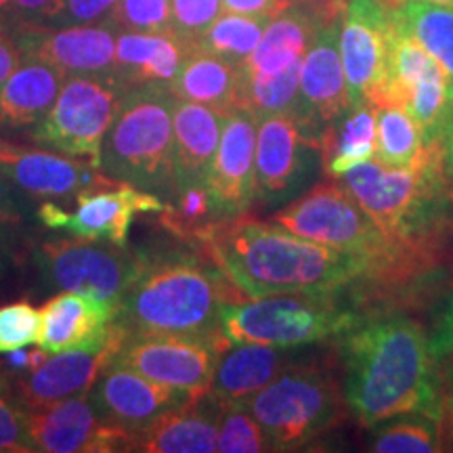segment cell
Masks as SVG:
<instances>
[{
	"label": "cell",
	"mask_w": 453,
	"mask_h": 453,
	"mask_svg": "<svg viewBox=\"0 0 453 453\" xmlns=\"http://www.w3.org/2000/svg\"><path fill=\"white\" fill-rule=\"evenodd\" d=\"M32 260L47 286L87 294L118 309L137 275L141 257L113 243L49 237L34 248Z\"/></svg>",
	"instance_id": "obj_9"
},
{
	"label": "cell",
	"mask_w": 453,
	"mask_h": 453,
	"mask_svg": "<svg viewBox=\"0 0 453 453\" xmlns=\"http://www.w3.org/2000/svg\"><path fill=\"white\" fill-rule=\"evenodd\" d=\"M116 309L87 294L61 292L41 309L38 349L49 355L107 344L116 332Z\"/></svg>",
	"instance_id": "obj_22"
},
{
	"label": "cell",
	"mask_w": 453,
	"mask_h": 453,
	"mask_svg": "<svg viewBox=\"0 0 453 453\" xmlns=\"http://www.w3.org/2000/svg\"><path fill=\"white\" fill-rule=\"evenodd\" d=\"M441 145V162H443V174L453 179V111L449 122L443 130V137L439 141Z\"/></svg>",
	"instance_id": "obj_50"
},
{
	"label": "cell",
	"mask_w": 453,
	"mask_h": 453,
	"mask_svg": "<svg viewBox=\"0 0 453 453\" xmlns=\"http://www.w3.org/2000/svg\"><path fill=\"white\" fill-rule=\"evenodd\" d=\"M290 365L283 349L252 342H229L220 350L208 395L219 405L246 403L252 395L273 382Z\"/></svg>",
	"instance_id": "obj_24"
},
{
	"label": "cell",
	"mask_w": 453,
	"mask_h": 453,
	"mask_svg": "<svg viewBox=\"0 0 453 453\" xmlns=\"http://www.w3.org/2000/svg\"><path fill=\"white\" fill-rule=\"evenodd\" d=\"M219 405L211 395L170 410L133 441L130 451L143 453H212L217 451Z\"/></svg>",
	"instance_id": "obj_23"
},
{
	"label": "cell",
	"mask_w": 453,
	"mask_h": 453,
	"mask_svg": "<svg viewBox=\"0 0 453 453\" xmlns=\"http://www.w3.org/2000/svg\"><path fill=\"white\" fill-rule=\"evenodd\" d=\"M267 24L269 19H265V17L226 13L225 11L202 34V38L194 47L242 65L254 53V49L258 47Z\"/></svg>",
	"instance_id": "obj_35"
},
{
	"label": "cell",
	"mask_w": 453,
	"mask_h": 453,
	"mask_svg": "<svg viewBox=\"0 0 453 453\" xmlns=\"http://www.w3.org/2000/svg\"><path fill=\"white\" fill-rule=\"evenodd\" d=\"M116 26L110 21L90 26H32L11 32L21 57L44 61L65 76L113 73L116 65Z\"/></svg>",
	"instance_id": "obj_16"
},
{
	"label": "cell",
	"mask_w": 453,
	"mask_h": 453,
	"mask_svg": "<svg viewBox=\"0 0 453 453\" xmlns=\"http://www.w3.org/2000/svg\"><path fill=\"white\" fill-rule=\"evenodd\" d=\"M243 405L267 433L273 451H292L338 422L342 396L330 373L315 365H290Z\"/></svg>",
	"instance_id": "obj_6"
},
{
	"label": "cell",
	"mask_w": 453,
	"mask_h": 453,
	"mask_svg": "<svg viewBox=\"0 0 453 453\" xmlns=\"http://www.w3.org/2000/svg\"><path fill=\"white\" fill-rule=\"evenodd\" d=\"M378 107L370 101L350 105L319 137V156L327 177L342 179L349 170L376 157Z\"/></svg>",
	"instance_id": "obj_30"
},
{
	"label": "cell",
	"mask_w": 453,
	"mask_h": 453,
	"mask_svg": "<svg viewBox=\"0 0 453 453\" xmlns=\"http://www.w3.org/2000/svg\"><path fill=\"white\" fill-rule=\"evenodd\" d=\"M13 226L0 223V277L7 273L11 260H13V235H11Z\"/></svg>",
	"instance_id": "obj_51"
},
{
	"label": "cell",
	"mask_w": 453,
	"mask_h": 453,
	"mask_svg": "<svg viewBox=\"0 0 453 453\" xmlns=\"http://www.w3.org/2000/svg\"><path fill=\"white\" fill-rule=\"evenodd\" d=\"M292 4V0H223V9L226 13L254 15V17H271L280 15Z\"/></svg>",
	"instance_id": "obj_47"
},
{
	"label": "cell",
	"mask_w": 453,
	"mask_h": 453,
	"mask_svg": "<svg viewBox=\"0 0 453 453\" xmlns=\"http://www.w3.org/2000/svg\"><path fill=\"white\" fill-rule=\"evenodd\" d=\"M189 50V44L179 41L174 34L120 32L113 73L128 87L150 82L168 84L177 76Z\"/></svg>",
	"instance_id": "obj_28"
},
{
	"label": "cell",
	"mask_w": 453,
	"mask_h": 453,
	"mask_svg": "<svg viewBox=\"0 0 453 453\" xmlns=\"http://www.w3.org/2000/svg\"><path fill=\"white\" fill-rule=\"evenodd\" d=\"M449 357V364L439 370L437 411H434L445 449H453V355Z\"/></svg>",
	"instance_id": "obj_44"
},
{
	"label": "cell",
	"mask_w": 453,
	"mask_h": 453,
	"mask_svg": "<svg viewBox=\"0 0 453 453\" xmlns=\"http://www.w3.org/2000/svg\"><path fill=\"white\" fill-rule=\"evenodd\" d=\"M292 3L313 11V13L319 15L321 19L332 21V19H338V17H342L347 0H292Z\"/></svg>",
	"instance_id": "obj_49"
},
{
	"label": "cell",
	"mask_w": 453,
	"mask_h": 453,
	"mask_svg": "<svg viewBox=\"0 0 453 453\" xmlns=\"http://www.w3.org/2000/svg\"><path fill=\"white\" fill-rule=\"evenodd\" d=\"M384 3H388L390 7H393V4L401 3V0H384ZM433 3H441V4H451V7H453V0H433Z\"/></svg>",
	"instance_id": "obj_52"
},
{
	"label": "cell",
	"mask_w": 453,
	"mask_h": 453,
	"mask_svg": "<svg viewBox=\"0 0 453 453\" xmlns=\"http://www.w3.org/2000/svg\"><path fill=\"white\" fill-rule=\"evenodd\" d=\"M59 0H11L0 17V30L9 34L21 27L44 26L55 13Z\"/></svg>",
	"instance_id": "obj_43"
},
{
	"label": "cell",
	"mask_w": 453,
	"mask_h": 453,
	"mask_svg": "<svg viewBox=\"0 0 453 453\" xmlns=\"http://www.w3.org/2000/svg\"><path fill=\"white\" fill-rule=\"evenodd\" d=\"M357 326L359 317L334 296V290L234 300L220 309V332L226 342L283 350L344 336Z\"/></svg>",
	"instance_id": "obj_5"
},
{
	"label": "cell",
	"mask_w": 453,
	"mask_h": 453,
	"mask_svg": "<svg viewBox=\"0 0 453 453\" xmlns=\"http://www.w3.org/2000/svg\"><path fill=\"white\" fill-rule=\"evenodd\" d=\"M257 130L258 120L243 110L226 111L223 133L208 170L220 217H242L257 196Z\"/></svg>",
	"instance_id": "obj_20"
},
{
	"label": "cell",
	"mask_w": 453,
	"mask_h": 453,
	"mask_svg": "<svg viewBox=\"0 0 453 453\" xmlns=\"http://www.w3.org/2000/svg\"><path fill=\"white\" fill-rule=\"evenodd\" d=\"M393 15L437 64L443 67L453 99V7L433 0H401Z\"/></svg>",
	"instance_id": "obj_31"
},
{
	"label": "cell",
	"mask_w": 453,
	"mask_h": 453,
	"mask_svg": "<svg viewBox=\"0 0 453 453\" xmlns=\"http://www.w3.org/2000/svg\"><path fill=\"white\" fill-rule=\"evenodd\" d=\"M422 128L399 105L378 107L376 120V157L373 160L390 168H410L422 160Z\"/></svg>",
	"instance_id": "obj_33"
},
{
	"label": "cell",
	"mask_w": 453,
	"mask_h": 453,
	"mask_svg": "<svg viewBox=\"0 0 453 453\" xmlns=\"http://www.w3.org/2000/svg\"><path fill=\"white\" fill-rule=\"evenodd\" d=\"M300 65L303 61L280 73H254L243 70L242 65V82L235 110L252 113L257 120L275 116V113L292 111L298 97Z\"/></svg>",
	"instance_id": "obj_32"
},
{
	"label": "cell",
	"mask_w": 453,
	"mask_h": 453,
	"mask_svg": "<svg viewBox=\"0 0 453 453\" xmlns=\"http://www.w3.org/2000/svg\"><path fill=\"white\" fill-rule=\"evenodd\" d=\"M196 396L202 395L164 387L143 373L118 364L107 365L88 390L90 403L95 405L101 420L124 430L133 441L164 413L189 403Z\"/></svg>",
	"instance_id": "obj_14"
},
{
	"label": "cell",
	"mask_w": 453,
	"mask_h": 453,
	"mask_svg": "<svg viewBox=\"0 0 453 453\" xmlns=\"http://www.w3.org/2000/svg\"><path fill=\"white\" fill-rule=\"evenodd\" d=\"M372 451L378 453H434L445 451L441 428L426 413L393 418L373 430Z\"/></svg>",
	"instance_id": "obj_36"
},
{
	"label": "cell",
	"mask_w": 453,
	"mask_h": 453,
	"mask_svg": "<svg viewBox=\"0 0 453 453\" xmlns=\"http://www.w3.org/2000/svg\"><path fill=\"white\" fill-rule=\"evenodd\" d=\"M118 0H59L55 13L47 21V27L90 26L105 21Z\"/></svg>",
	"instance_id": "obj_42"
},
{
	"label": "cell",
	"mask_w": 453,
	"mask_h": 453,
	"mask_svg": "<svg viewBox=\"0 0 453 453\" xmlns=\"http://www.w3.org/2000/svg\"><path fill=\"white\" fill-rule=\"evenodd\" d=\"M41 330V311L30 303H11L0 307V353L32 347Z\"/></svg>",
	"instance_id": "obj_40"
},
{
	"label": "cell",
	"mask_w": 453,
	"mask_h": 453,
	"mask_svg": "<svg viewBox=\"0 0 453 453\" xmlns=\"http://www.w3.org/2000/svg\"><path fill=\"white\" fill-rule=\"evenodd\" d=\"M174 105L168 84L128 87L105 134L101 173L168 202L174 196Z\"/></svg>",
	"instance_id": "obj_4"
},
{
	"label": "cell",
	"mask_w": 453,
	"mask_h": 453,
	"mask_svg": "<svg viewBox=\"0 0 453 453\" xmlns=\"http://www.w3.org/2000/svg\"><path fill=\"white\" fill-rule=\"evenodd\" d=\"M350 107L340 57V17L317 32L300 65L298 97L292 107L304 133L319 141L321 133Z\"/></svg>",
	"instance_id": "obj_15"
},
{
	"label": "cell",
	"mask_w": 453,
	"mask_h": 453,
	"mask_svg": "<svg viewBox=\"0 0 453 453\" xmlns=\"http://www.w3.org/2000/svg\"><path fill=\"white\" fill-rule=\"evenodd\" d=\"M226 111L177 99L174 105V189L206 180Z\"/></svg>",
	"instance_id": "obj_26"
},
{
	"label": "cell",
	"mask_w": 453,
	"mask_h": 453,
	"mask_svg": "<svg viewBox=\"0 0 453 453\" xmlns=\"http://www.w3.org/2000/svg\"><path fill=\"white\" fill-rule=\"evenodd\" d=\"M327 24L313 11L292 3L280 15L271 17L254 53L243 61V70L254 73H280L303 61L317 32Z\"/></svg>",
	"instance_id": "obj_27"
},
{
	"label": "cell",
	"mask_w": 453,
	"mask_h": 453,
	"mask_svg": "<svg viewBox=\"0 0 453 453\" xmlns=\"http://www.w3.org/2000/svg\"><path fill=\"white\" fill-rule=\"evenodd\" d=\"M127 88L116 73L65 76L57 101L30 130V139L70 157H87L99 170L105 134Z\"/></svg>",
	"instance_id": "obj_7"
},
{
	"label": "cell",
	"mask_w": 453,
	"mask_h": 453,
	"mask_svg": "<svg viewBox=\"0 0 453 453\" xmlns=\"http://www.w3.org/2000/svg\"><path fill=\"white\" fill-rule=\"evenodd\" d=\"M105 21L120 32L173 34L170 0H118Z\"/></svg>",
	"instance_id": "obj_38"
},
{
	"label": "cell",
	"mask_w": 453,
	"mask_h": 453,
	"mask_svg": "<svg viewBox=\"0 0 453 453\" xmlns=\"http://www.w3.org/2000/svg\"><path fill=\"white\" fill-rule=\"evenodd\" d=\"M124 334L127 332L116 324V332L104 347L67 350V353L47 357L38 367L15 376V393L19 395L27 410L57 403V401L70 399V396L87 395L99 373L113 361Z\"/></svg>",
	"instance_id": "obj_21"
},
{
	"label": "cell",
	"mask_w": 453,
	"mask_h": 453,
	"mask_svg": "<svg viewBox=\"0 0 453 453\" xmlns=\"http://www.w3.org/2000/svg\"><path fill=\"white\" fill-rule=\"evenodd\" d=\"M9 3L11 0H0V17H3V13H4V9L9 7Z\"/></svg>",
	"instance_id": "obj_53"
},
{
	"label": "cell",
	"mask_w": 453,
	"mask_h": 453,
	"mask_svg": "<svg viewBox=\"0 0 453 453\" xmlns=\"http://www.w3.org/2000/svg\"><path fill=\"white\" fill-rule=\"evenodd\" d=\"M225 336L185 334H124L111 364L130 367L164 387L206 395Z\"/></svg>",
	"instance_id": "obj_11"
},
{
	"label": "cell",
	"mask_w": 453,
	"mask_h": 453,
	"mask_svg": "<svg viewBox=\"0 0 453 453\" xmlns=\"http://www.w3.org/2000/svg\"><path fill=\"white\" fill-rule=\"evenodd\" d=\"M65 73L44 61L21 57V64L0 84V130L34 128L57 101Z\"/></svg>",
	"instance_id": "obj_25"
},
{
	"label": "cell",
	"mask_w": 453,
	"mask_h": 453,
	"mask_svg": "<svg viewBox=\"0 0 453 453\" xmlns=\"http://www.w3.org/2000/svg\"><path fill=\"white\" fill-rule=\"evenodd\" d=\"M217 424V451L220 453L273 451V445H271L267 433H265L257 418L248 411V407L243 403L219 405Z\"/></svg>",
	"instance_id": "obj_37"
},
{
	"label": "cell",
	"mask_w": 453,
	"mask_h": 453,
	"mask_svg": "<svg viewBox=\"0 0 453 453\" xmlns=\"http://www.w3.org/2000/svg\"><path fill=\"white\" fill-rule=\"evenodd\" d=\"M200 243L243 296L338 290L372 271L376 260L334 250L281 225L235 217L214 225Z\"/></svg>",
	"instance_id": "obj_1"
},
{
	"label": "cell",
	"mask_w": 453,
	"mask_h": 453,
	"mask_svg": "<svg viewBox=\"0 0 453 453\" xmlns=\"http://www.w3.org/2000/svg\"><path fill=\"white\" fill-rule=\"evenodd\" d=\"M223 11V0H170L173 34L194 47Z\"/></svg>",
	"instance_id": "obj_41"
},
{
	"label": "cell",
	"mask_w": 453,
	"mask_h": 453,
	"mask_svg": "<svg viewBox=\"0 0 453 453\" xmlns=\"http://www.w3.org/2000/svg\"><path fill=\"white\" fill-rule=\"evenodd\" d=\"M164 208L166 202L162 197L128 183H116L78 194L76 211L72 214L53 202H44L36 211V219L47 229H59L82 240L127 248L134 217L147 212L160 214Z\"/></svg>",
	"instance_id": "obj_12"
},
{
	"label": "cell",
	"mask_w": 453,
	"mask_h": 453,
	"mask_svg": "<svg viewBox=\"0 0 453 453\" xmlns=\"http://www.w3.org/2000/svg\"><path fill=\"white\" fill-rule=\"evenodd\" d=\"M229 286L219 269L187 254L141 257L113 321L128 334L223 336L220 309L234 303Z\"/></svg>",
	"instance_id": "obj_3"
},
{
	"label": "cell",
	"mask_w": 453,
	"mask_h": 453,
	"mask_svg": "<svg viewBox=\"0 0 453 453\" xmlns=\"http://www.w3.org/2000/svg\"><path fill=\"white\" fill-rule=\"evenodd\" d=\"M162 223L168 231L179 237L200 242L214 225L223 223L220 211L214 202L211 187L206 180H197L174 189V196L166 202V208L160 212Z\"/></svg>",
	"instance_id": "obj_34"
},
{
	"label": "cell",
	"mask_w": 453,
	"mask_h": 453,
	"mask_svg": "<svg viewBox=\"0 0 453 453\" xmlns=\"http://www.w3.org/2000/svg\"><path fill=\"white\" fill-rule=\"evenodd\" d=\"M21 64V50L17 49L13 36L7 30H0V84L11 76V72Z\"/></svg>",
	"instance_id": "obj_48"
},
{
	"label": "cell",
	"mask_w": 453,
	"mask_h": 453,
	"mask_svg": "<svg viewBox=\"0 0 453 453\" xmlns=\"http://www.w3.org/2000/svg\"><path fill=\"white\" fill-rule=\"evenodd\" d=\"M271 220L311 242L324 243L334 250L364 254L373 260H382L393 246L347 185H315Z\"/></svg>",
	"instance_id": "obj_8"
},
{
	"label": "cell",
	"mask_w": 453,
	"mask_h": 453,
	"mask_svg": "<svg viewBox=\"0 0 453 453\" xmlns=\"http://www.w3.org/2000/svg\"><path fill=\"white\" fill-rule=\"evenodd\" d=\"M0 173L17 189L34 197H73L82 191L116 185L101 170L76 157L7 139H0Z\"/></svg>",
	"instance_id": "obj_19"
},
{
	"label": "cell",
	"mask_w": 453,
	"mask_h": 453,
	"mask_svg": "<svg viewBox=\"0 0 453 453\" xmlns=\"http://www.w3.org/2000/svg\"><path fill=\"white\" fill-rule=\"evenodd\" d=\"M32 451L111 453L130 451L133 437L99 418L88 393L30 410Z\"/></svg>",
	"instance_id": "obj_18"
},
{
	"label": "cell",
	"mask_w": 453,
	"mask_h": 453,
	"mask_svg": "<svg viewBox=\"0 0 453 453\" xmlns=\"http://www.w3.org/2000/svg\"><path fill=\"white\" fill-rule=\"evenodd\" d=\"M393 7L384 0H347L340 17V57L350 105L367 104V95L387 65Z\"/></svg>",
	"instance_id": "obj_17"
},
{
	"label": "cell",
	"mask_w": 453,
	"mask_h": 453,
	"mask_svg": "<svg viewBox=\"0 0 453 453\" xmlns=\"http://www.w3.org/2000/svg\"><path fill=\"white\" fill-rule=\"evenodd\" d=\"M344 401L367 428L393 418H434L439 393L437 359L426 332L405 317L357 326L340 342ZM437 420V418H434Z\"/></svg>",
	"instance_id": "obj_2"
},
{
	"label": "cell",
	"mask_w": 453,
	"mask_h": 453,
	"mask_svg": "<svg viewBox=\"0 0 453 453\" xmlns=\"http://www.w3.org/2000/svg\"><path fill=\"white\" fill-rule=\"evenodd\" d=\"M319 141L309 137L292 111L258 120L257 130V196L275 208L303 189L317 166Z\"/></svg>",
	"instance_id": "obj_13"
},
{
	"label": "cell",
	"mask_w": 453,
	"mask_h": 453,
	"mask_svg": "<svg viewBox=\"0 0 453 453\" xmlns=\"http://www.w3.org/2000/svg\"><path fill=\"white\" fill-rule=\"evenodd\" d=\"M32 217L30 203H27L24 191H19L11 180L0 173V223L21 225Z\"/></svg>",
	"instance_id": "obj_45"
},
{
	"label": "cell",
	"mask_w": 453,
	"mask_h": 453,
	"mask_svg": "<svg viewBox=\"0 0 453 453\" xmlns=\"http://www.w3.org/2000/svg\"><path fill=\"white\" fill-rule=\"evenodd\" d=\"M240 82V64L191 47L177 76L168 82V88L180 101L202 104L219 111H231L237 107Z\"/></svg>",
	"instance_id": "obj_29"
},
{
	"label": "cell",
	"mask_w": 453,
	"mask_h": 453,
	"mask_svg": "<svg viewBox=\"0 0 453 453\" xmlns=\"http://www.w3.org/2000/svg\"><path fill=\"white\" fill-rule=\"evenodd\" d=\"M443 173L441 145H426L422 160L410 168H390L370 160L344 174V185L376 220L390 242L403 237L413 220L420 217Z\"/></svg>",
	"instance_id": "obj_10"
},
{
	"label": "cell",
	"mask_w": 453,
	"mask_h": 453,
	"mask_svg": "<svg viewBox=\"0 0 453 453\" xmlns=\"http://www.w3.org/2000/svg\"><path fill=\"white\" fill-rule=\"evenodd\" d=\"M430 353L434 359H445L453 355V298L447 303V307L441 311L437 324H434L433 336L428 338Z\"/></svg>",
	"instance_id": "obj_46"
},
{
	"label": "cell",
	"mask_w": 453,
	"mask_h": 453,
	"mask_svg": "<svg viewBox=\"0 0 453 453\" xmlns=\"http://www.w3.org/2000/svg\"><path fill=\"white\" fill-rule=\"evenodd\" d=\"M30 410H27L15 388L0 376V453L32 451Z\"/></svg>",
	"instance_id": "obj_39"
}]
</instances>
